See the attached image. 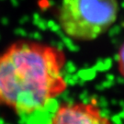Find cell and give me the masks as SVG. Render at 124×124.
Masks as SVG:
<instances>
[{"instance_id": "6da1fadb", "label": "cell", "mask_w": 124, "mask_h": 124, "mask_svg": "<svg viewBox=\"0 0 124 124\" xmlns=\"http://www.w3.org/2000/svg\"><path fill=\"white\" fill-rule=\"evenodd\" d=\"M64 58L55 47L19 41L0 54V106L28 115L43 109L67 88Z\"/></svg>"}, {"instance_id": "7a4b0ae2", "label": "cell", "mask_w": 124, "mask_h": 124, "mask_svg": "<svg viewBox=\"0 0 124 124\" xmlns=\"http://www.w3.org/2000/svg\"><path fill=\"white\" fill-rule=\"evenodd\" d=\"M119 9L118 0H62L59 25L73 40H93L115 23Z\"/></svg>"}, {"instance_id": "3957f363", "label": "cell", "mask_w": 124, "mask_h": 124, "mask_svg": "<svg viewBox=\"0 0 124 124\" xmlns=\"http://www.w3.org/2000/svg\"><path fill=\"white\" fill-rule=\"evenodd\" d=\"M50 124H112L96 101L62 104L53 114Z\"/></svg>"}, {"instance_id": "277c9868", "label": "cell", "mask_w": 124, "mask_h": 124, "mask_svg": "<svg viewBox=\"0 0 124 124\" xmlns=\"http://www.w3.org/2000/svg\"><path fill=\"white\" fill-rule=\"evenodd\" d=\"M118 64H119V69H120V74L124 76V46L120 51L119 59H118Z\"/></svg>"}]
</instances>
